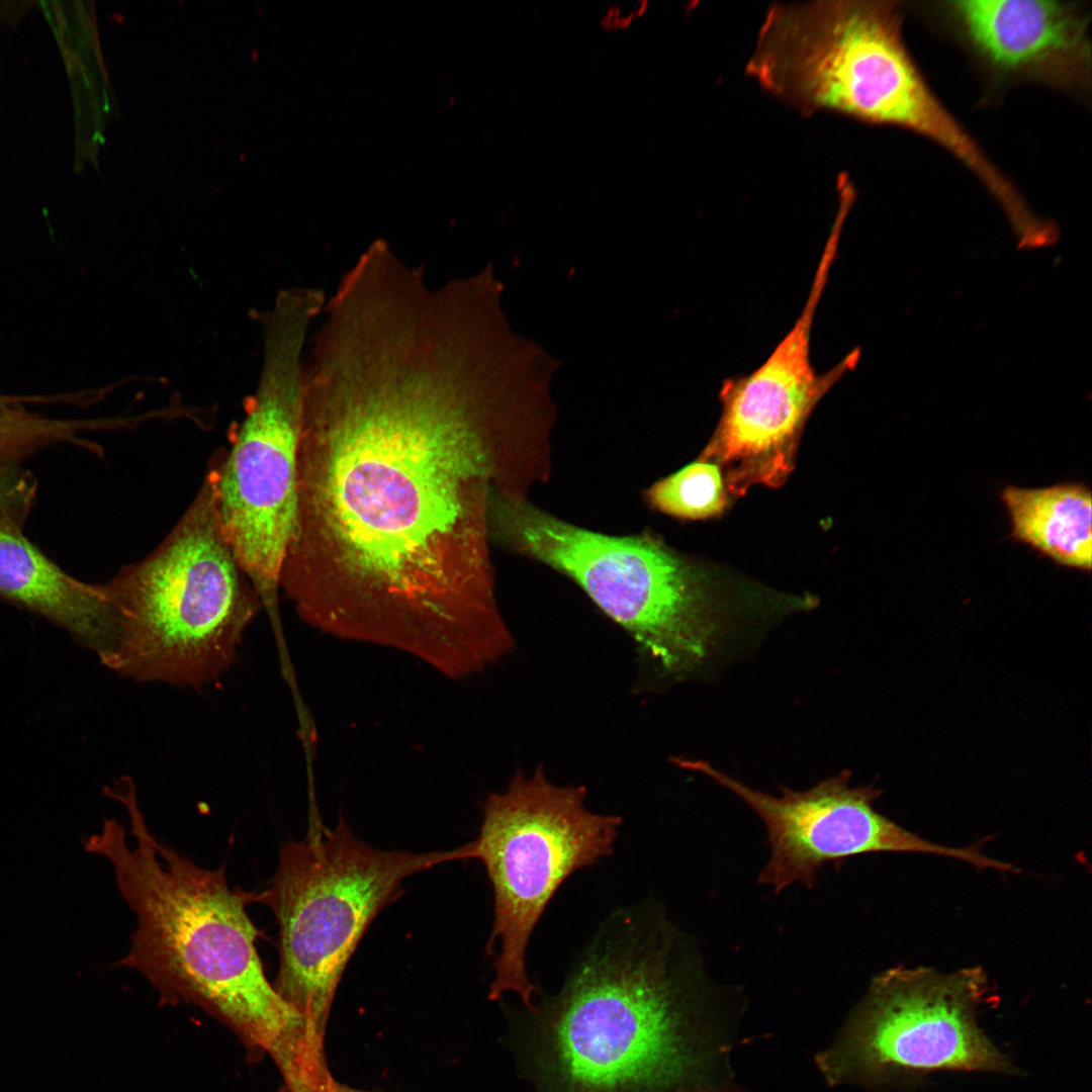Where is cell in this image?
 <instances>
[{"instance_id": "14", "label": "cell", "mask_w": 1092, "mask_h": 1092, "mask_svg": "<svg viewBox=\"0 0 1092 1092\" xmlns=\"http://www.w3.org/2000/svg\"><path fill=\"white\" fill-rule=\"evenodd\" d=\"M1013 541L1065 568H1092V497L1080 482L1004 487L1000 493Z\"/></svg>"}, {"instance_id": "16", "label": "cell", "mask_w": 1092, "mask_h": 1092, "mask_svg": "<svg viewBox=\"0 0 1092 1092\" xmlns=\"http://www.w3.org/2000/svg\"><path fill=\"white\" fill-rule=\"evenodd\" d=\"M36 481L16 461L0 458V525L22 530L36 495Z\"/></svg>"}, {"instance_id": "6", "label": "cell", "mask_w": 1092, "mask_h": 1092, "mask_svg": "<svg viewBox=\"0 0 1092 1092\" xmlns=\"http://www.w3.org/2000/svg\"><path fill=\"white\" fill-rule=\"evenodd\" d=\"M314 320L308 304L291 298L275 301L264 314L257 387L231 429L230 448L211 458L206 473L224 536L273 619L296 520L302 355Z\"/></svg>"}, {"instance_id": "4", "label": "cell", "mask_w": 1092, "mask_h": 1092, "mask_svg": "<svg viewBox=\"0 0 1092 1092\" xmlns=\"http://www.w3.org/2000/svg\"><path fill=\"white\" fill-rule=\"evenodd\" d=\"M106 583L119 616L108 667L138 681L198 688L216 679L263 608L224 536L207 475L164 540Z\"/></svg>"}, {"instance_id": "1", "label": "cell", "mask_w": 1092, "mask_h": 1092, "mask_svg": "<svg viewBox=\"0 0 1092 1092\" xmlns=\"http://www.w3.org/2000/svg\"><path fill=\"white\" fill-rule=\"evenodd\" d=\"M519 414L511 363L453 324L393 318L316 345L280 575L299 618L446 676L491 657L508 627L486 564L490 445Z\"/></svg>"}, {"instance_id": "8", "label": "cell", "mask_w": 1092, "mask_h": 1092, "mask_svg": "<svg viewBox=\"0 0 1092 1092\" xmlns=\"http://www.w3.org/2000/svg\"><path fill=\"white\" fill-rule=\"evenodd\" d=\"M586 789L551 783L542 765L531 775L517 770L507 789L490 794L482 807L480 831L470 841L493 892V925L487 943L494 979L488 998L519 995L533 1010L537 987L526 954L532 932L562 883L579 869L610 855L622 818L592 812Z\"/></svg>"}, {"instance_id": "9", "label": "cell", "mask_w": 1092, "mask_h": 1092, "mask_svg": "<svg viewBox=\"0 0 1092 1092\" xmlns=\"http://www.w3.org/2000/svg\"><path fill=\"white\" fill-rule=\"evenodd\" d=\"M988 980L980 968L945 974L896 967L873 978L833 1040L814 1056L831 1088L876 1090L932 1071L1013 1074L984 1033L977 1010Z\"/></svg>"}, {"instance_id": "10", "label": "cell", "mask_w": 1092, "mask_h": 1092, "mask_svg": "<svg viewBox=\"0 0 1092 1092\" xmlns=\"http://www.w3.org/2000/svg\"><path fill=\"white\" fill-rule=\"evenodd\" d=\"M832 264L831 258L820 257L800 315L765 361L723 383L722 414L701 459L724 467L730 493L784 483L814 407L856 363V351L825 373L811 361L813 321Z\"/></svg>"}, {"instance_id": "15", "label": "cell", "mask_w": 1092, "mask_h": 1092, "mask_svg": "<svg viewBox=\"0 0 1092 1092\" xmlns=\"http://www.w3.org/2000/svg\"><path fill=\"white\" fill-rule=\"evenodd\" d=\"M646 498L653 509L666 515L707 519L724 511L727 488L721 468L701 459L657 481L647 489Z\"/></svg>"}, {"instance_id": "7", "label": "cell", "mask_w": 1092, "mask_h": 1092, "mask_svg": "<svg viewBox=\"0 0 1092 1092\" xmlns=\"http://www.w3.org/2000/svg\"><path fill=\"white\" fill-rule=\"evenodd\" d=\"M489 526L513 548L576 582L669 674L710 655L721 621L697 570L649 535L610 536L496 495Z\"/></svg>"}, {"instance_id": "18", "label": "cell", "mask_w": 1092, "mask_h": 1092, "mask_svg": "<svg viewBox=\"0 0 1092 1092\" xmlns=\"http://www.w3.org/2000/svg\"><path fill=\"white\" fill-rule=\"evenodd\" d=\"M334 1092H366V1091L353 1089L351 1087H348L346 1085H343V1084H340V1083L337 1082V1084L335 1086V1089H334Z\"/></svg>"}, {"instance_id": "17", "label": "cell", "mask_w": 1092, "mask_h": 1092, "mask_svg": "<svg viewBox=\"0 0 1092 1092\" xmlns=\"http://www.w3.org/2000/svg\"><path fill=\"white\" fill-rule=\"evenodd\" d=\"M677 1092H750L744 1087L736 1084L734 1080L705 1083L689 1087H684Z\"/></svg>"}, {"instance_id": "12", "label": "cell", "mask_w": 1092, "mask_h": 1092, "mask_svg": "<svg viewBox=\"0 0 1092 1092\" xmlns=\"http://www.w3.org/2000/svg\"><path fill=\"white\" fill-rule=\"evenodd\" d=\"M940 15L978 62L1004 81L1088 89L1090 16L1075 2L968 0L939 4Z\"/></svg>"}, {"instance_id": "3", "label": "cell", "mask_w": 1092, "mask_h": 1092, "mask_svg": "<svg viewBox=\"0 0 1092 1092\" xmlns=\"http://www.w3.org/2000/svg\"><path fill=\"white\" fill-rule=\"evenodd\" d=\"M104 794L121 803L125 827L104 819L100 834L81 839L107 857L116 885L136 917L127 954L114 964L134 969L170 997L217 1014L274 1062L295 1056L307 1020L276 991L256 947L248 916L254 892L232 889L224 867L206 870L160 843L141 811L133 782L122 778Z\"/></svg>"}, {"instance_id": "2", "label": "cell", "mask_w": 1092, "mask_h": 1092, "mask_svg": "<svg viewBox=\"0 0 1092 1092\" xmlns=\"http://www.w3.org/2000/svg\"><path fill=\"white\" fill-rule=\"evenodd\" d=\"M744 996L711 980L654 908L604 923L558 994L534 1008L543 1092H677L734 1080Z\"/></svg>"}, {"instance_id": "13", "label": "cell", "mask_w": 1092, "mask_h": 1092, "mask_svg": "<svg viewBox=\"0 0 1092 1092\" xmlns=\"http://www.w3.org/2000/svg\"><path fill=\"white\" fill-rule=\"evenodd\" d=\"M0 598L64 628L109 665L117 645L119 616L107 583L75 578L22 530L1 525Z\"/></svg>"}, {"instance_id": "5", "label": "cell", "mask_w": 1092, "mask_h": 1092, "mask_svg": "<svg viewBox=\"0 0 1092 1092\" xmlns=\"http://www.w3.org/2000/svg\"><path fill=\"white\" fill-rule=\"evenodd\" d=\"M469 844L415 853L374 848L344 819L316 824L280 849L269 887L254 893L279 927L278 994L325 1037L336 990L362 936L403 893L402 882L438 864L470 858Z\"/></svg>"}, {"instance_id": "11", "label": "cell", "mask_w": 1092, "mask_h": 1092, "mask_svg": "<svg viewBox=\"0 0 1092 1092\" xmlns=\"http://www.w3.org/2000/svg\"><path fill=\"white\" fill-rule=\"evenodd\" d=\"M745 802L762 820L770 854L758 876L760 885L780 893L796 883L811 889L817 873L828 862L871 852H920L961 859L993 869L994 858L980 843L949 847L908 831L879 813L874 803L882 791L873 785L851 786L844 769L809 790L782 788L780 796L752 789L704 760H679Z\"/></svg>"}]
</instances>
